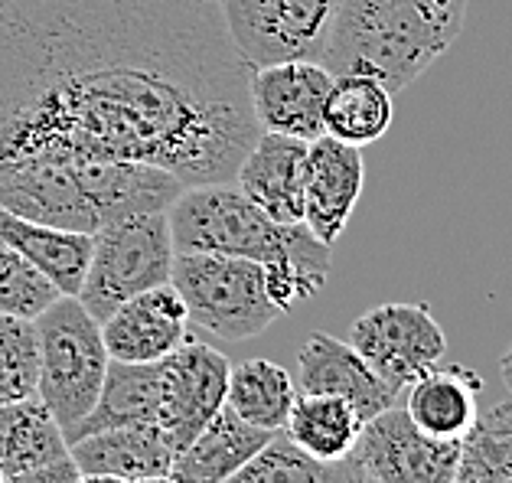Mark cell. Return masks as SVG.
Here are the masks:
<instances>
[{"instance_id": "cell-1", "label": "cell", "mask_w": 512, "mask_h": 483, "mask_svg": "<svg viewBox=\"0 0 512 483\" xmlns=\"http://www.w3.org/2000/svg\"><path fill=\"white\" fill-rule=\"evenodd\" d=\"M219 0H0V164L102 157L232 183L261 134Z\"/></svg>"}, {"instance_id": "cell-2", "label": "cell", "mask_w": 512, "mask_h": 483, "mask_svg": "<svg viewBox=\"0 0 512 483\" xmlns=\"http://www.w3.org/2000/svg\"><path fill=\"white\" fill-rule=\"evenodd\" d=\"M183 183L164 167L102 157H23L0 164V206L53 229L95 235L118 219L164 213Z\"/></svg>"}, {"instance_id": "cell-3", "label": "cell", "mask_w": 512, "mask_h": 483, "mask_svg": "<svg viewBox=\"0 0 512 483\" xmlns=\"http://www.w3.org/2000/svg\"><path fill=\"white\" fill-rule=\"evenodd\" d=\"M470 0H340L327 56L333 76H369L392 95L457 43Z\"/></svg>"}, {"instance_id": "cell-4", "label": "cell", "mask_w": 512, "mask_h": 483, "mask_svg": "<svg viewBox=\"0 0 512 483\" xmlns=\"http://www.w3.org/2000/svg\"><path fill=\"white\" fill-rule=\"evenodd\" d=\"M167 216L177 255H232L258 265L291 258L330 275L333 245L320 242L307 222H278L261 213L235 180L183 187Z\"/></svg>"}, {"instance_id": "cell-5", "label": "cell", "mask_w": 512, "mask_h": 483, "mask_svg": "<svg viewBox=\"0 0 512 483\" xmlns=\"http://www.w3.org/2000/svg\"><path fill=\"white\" fill-rule=\"evenodd\" d=\"M36 333H40L36 395L46 402L62 431H69L95 408L108 373L111 356L102 324L85 311L76 294H62L36 317Z\"/></svg>"}, {"instance_id": "cell-6", "label": "cell", "mask_w": 512, "mask_h": 483, "mask_svg": "<svg viewBox=\"0 0 512 483\" xmlns=\"http://www.w3.org/2000/svg\"><path fill=\"white\" fill-rule=\"evenodd\" d=\"M170 284L180 291L190 324L222 340L261 337L284 311L265 291V268L232 255H177Z\"/></svg>"}, {"instance_id": "cell-7", "label": "cell", "mask_w": 512, "mask_h": 483, "mask_svg": "<svg viewBox=\"0 0 512 483\" xmlns=\"http://www.w3.org/2000/svg\"><path fill=\"white\" fill-rule=\"evenodd\" d=\"M173 258L177 249H173L167 213L118 219L92 235V262L76 297L102 324L124 301L167 284L173 275Z\"/></svg>"}, {"instance_id": "cell-8", "label": "cell", "mask_w": 512, "mask_h": 483, "mask_svg": "<svg viewBox=\"0 0 512 483\" xmlns=\"http://www.w3.org/2000/svg\"><path fill=\"white\" fill-rule=\"evenodd\" d=\"M340 0H219L235 49L252 69L323 63Z\"/></svg>"}, {"instance_id": "cell-9", "label": "cell", "mask_w": 512, "mask_h": 483, "mask_svg": "<svg viewBox=\"0 0 512 483\" xmlns=\"http://www.w3.org/2000/svg\"><path fill=\"white\" fill-rule=\"evenodd\" d=\"M349 343L395 395L441 363L447 353V337L431 307L411 301L379 304L366 311L349 330Z\"/></svg>"}, {"instance_id": "cell-10", "label": "cell", "mask_w": 512, "mask_h": 483, "mask_svg": "<svg viewBox=\"0 0 512 483\" xmlns=\"http://www.w3.org/2000/svg\"><path fill=\"white\" fill-rule=\"evenodd\" d=\"M464 441L431 438L405 408H385L362 425L349 461L379 483H454Z\"/></svg>"}, {"instance_id": "cell-11", "label": "cell", "mask_w": 512, "mask_h": 483, "mask_svg": "<svg viewBox=\"0 0 512 483\" xmlns=\"http://www.w3.org/2000/svg\"><path fill=\"white\" fill-rule=\"evenodd\" d=\"M232 363L226 353L186 337L167 359H160L157 428L173 451H186L222 405H226Z\"/></svg>"}, {"instance_id": "cell-12", "label": "cell", "mask_w": 512, "mask_h": 483, "mask_svg": "<svg viewBox=\"0 0 512 483\" xmlns=\"http://www.w3.org/2000/svg\"><path fill=\"white\" fill-rule=\"evenodd\" d=\"M333 72L323 63H274L252 72V108L261 131L314 141L323 134V105L333 89Z\"/></svg>"}, {"instance_id": "cell-13", "label": "cell", "mask_w": 512, "mask_h": 483, "mask_svg": "<svg viewBox=\"0 0 512 483\" xmlns=\"http://www.w3.org/2000/svg\"><path fill=\"white\" fill-rule=\"evenodd\" d=\"M366 183L362 147L336 141L323 131L310 141L307 183H304V222L320 242L333 245L353 219V209Z\"/></svg>"}, {"instance_id": "cell-14", "label": "cell", "mask_w": 512, "mask_h": 483, "mask_svg": "<svg viewBox=\"0 0 512 483\" xmlns=\"http://www.w3.org/2000/svg\"><path fill=\"white\" fill-rule=\"evenodd\" d=\"M108 356L118 363H160L190 337V314L173 284H157L102 320Z\"/></svg>"}, {"instance_id": "cell-15", "label": "cell", "mask_w": 512, "mask_h": 483, "mask_svg": "<svg viewBox=\"0 0 512 483\" xmlns=\"http://www.w3.org/2000/svg\"><path fill=\"white\" fill-rule=\"evenodd\" d=\"M307 154L310 141L278 131H261L235 170V187L271 219L304 222Z\"/></svg>"}, {"instance_id": "cell-16", "label": "cell", "mask_w": 512, "mask_h": 483, "mask_svg": "<svg viewBox=\"0 0 512 483\" xmlns=\"http://www.w3.org/2000/svg\"><path fill=\"white\" fill-rule=\"evenodd\" d=\"M297 382H301V392L343 395L356 405L362 421L395 405V392L372 373V366L359 356L356 346L323 330L307 333V340L297 350Z\"/></svg>"}, {"instance_id": "cell-17", "label": "cell", "mask_w": 512, "mask_h": 483, "mask_svg": "<svg viewBox=\"0 0 512 483\" xmlns=\"http://www.w3.org/2000/svg\"><path fill=\"white\" fill-rule=\"evenodd\" d=\"M405 412L431 438L467 441L480 421V392L483 376L470 366H431L405 389Z\"/></svg>"}, {"instance_id": "cell-18", "label": "cell", "mask_w": 512, "mask_h": 483, "mask_svg": "<svg viewBox=\"0 0 512 483\" xmlns=\"http://www.w3.org/2000/svg\"><path fill=\"white\" fill-rule=\"evenodd\" d=\"M69 457L76 461L82 477L115 474L124 480H141L170 474L177 451L170 448L167 435L157 425H131L95 431V435L72 441Z\"/></svg>"}, {"instance_id": "cell-19", "label": "cell", "mask_w": 512, "mask_h": 483, "mask_svg": "<svg viewBox=\"0 0 512 483\" xmlns=\"http://www.w3.org/2000/svg\"><path fill=\"white\" fill-rule=\"evenodd\" d=\"M274 438V431L255 428L242 421L229 405H222L216 418L190 441V448L177 454L170 477L177 483H222L232 477L248 457H255Z\"/></svg>"}, {"instance_id": "cell-20", "label": "cell", "mask_w": 512, "mask_h": 483, "mask_svg": "<svg viewBox=\"0 0 512 483\" xmlns=\"http://www.w3.org/2000/svg\"><path fill=\"white\" fill-rule=\"evenodd\" d=\"M0 242L40 268L62 294H79L92 262V235L43 226L0 206Z\"/></svg>"}, {"instance_id": "cell-21", "label": "cell", "mask_w": 512, "mask_h": 483, "mask_svg": "<svg viewBox=\"0 0 512 483\" xmlns=\"http://www.w3.org/2000/svg\"><path fill=\"white\" fill-rule=\"evenodd\" d=\"M157 408H160V363H118V359H111L95 408L76 428L66 431V441L72 444L85 435H95V431H108V428L157 425Z\"/></svg>"}, {"instance_id": "cell-22", "label": "cell", "mask_w": 512, "mask_h": 483, "mask_svg": "<svg viewBox=\"0 0 512 483\" xmlns=\"http://www.w3.org/2000/svg\"><path fill=\"white\" fill-rule=\"evenodd\" d=\"M69 457L66 431L40 395L0 405V477L56 464Z\"/></svg>"}, {"instance_id": "cell-23", "label": "cell", "mask_w": 512, "mask_h": 483, "mask_svg": "<svg viewBox=\"0 0 512 483\" xmlns=\"http://www.w3.org/2000/svg\"><path fill=\"white\" fill-rule=\"evenodd\" d=\"M362 425L366 421L356 412V405L343 395L301 392L294 399L291 415H287L284 435L317 461L336 464L353 454Z\"/></svg>"}, {"instance_id": "cell-24", "label": "cell", "mask_w": 512, "mask_h": 483, "mask_svg": "<svg viewBox=\"0 0 512 483\" xmlns=\"http://www.w3.org/2000/svg\"><path fill=\"white\" fill-rule=\"evenodd\" d=\"M395 121L392 92L369 76H336L323 105V131L353 147L376 144Z\"/></svg>"}, {"instance_id": "cell-25", "label": "cell", "mask_w": 512, "mask_h": 483, "mask_svg": "<svg viewBox=\"0 0 512 483\" xmlns=\"http://www.w3.org/2000/svg\"><path fill=\"white\" fill-rule=\"evenodd\" d=\"M294 399L297 389L291 373L271 359H245V363L232 366L226 405L248 425L278 435L287 425Z\"/></svg>"}, {"instance_id": "cell-26", "label": "cell", "mask_w": 512, "mask_h": 483, "mask_svg": "<svg viewBox=\"0 0 512 483\" xmlns=\"http://www.w3.org/2000/svg\"><path fill=\"white\" fill-rule=\"evenodd\" d=\"M353 464L346 461H317L307 451H301L287 435H274L255 457L235 470L222 483H349Z\"/></svg>"}, {"instance_id": "cell-27", "label": "cell", "mask_w": 512, "mask_h": 483, "mask_svg": "<svg viewBox=\"0 0 512 483\" xmlns=\"http://www.w3.org/2000/svg\"><path fill=\"white\" fill-rule=\"evenodd\" d=\"M40 389V333L36 320L0 314V405L30 399Z\"/></svg>"}, {"instance_id": "cell-28", "label": "cell", "mask_w": 512, "mask_h": 483, "mask_svg": "<svg viewBox=\"0 0 512 483\" xmlns=\"http://www.w3.org/2000/svg\"><path fill=\"white\" fill-rule=\"evenodd\" d=\"M62 291L20 252L0 242V314L36 320Z\"/></svg>"}, {"instance_id": "cell-29", "label": "cell", "mask_w": 512, "mask_h": 483, "mask_svg": "<svg viewBox=\"0 0 512 483\" xmlns=\"http://www.w3.org/2000/svg\"><path fill=\"white\" fill-rule=\"evenodd\" d=\"M265 268V291L281 311H291V307L310 301L323 291L327 284V271L307 268L301 262H291V258H281V262H268Z\"/></svg>"}, {"instance_id": "cell-30", "label": "cell", "mask_w": 512, "mask_h": 483, "mask_svg": "<svg viewBox=\"0 0 512 483\" xmlns=\"http://www.w3.org/2000/svg\"><path fill=\"white\" fill-rule=\"evenodd\" d=\"M454 483H512V461L483 431L473 428L464 441V457H460Z\"/></svg>"}, {"instance_id": "cell-31", "label": "cell", "mask_w": 512, "mask_h": 483, "mask_svg": "<svg viewBox=\"0 0 512 483\" xmlns=\"http://www.w3.org/2000/svg\"><path fill=\"white\" fill-rule=\"evenodd\" d=\"M477 431H483V435L490 438L496 448L512 461V399L509 402H499L486 415H480Z\"/></svg>"}, {"instance_id": "cell-32", "label": "cell", "mask_w": 512, "mask_h": 483, "mask_svg": "<svg viewBox=\"0 0 512 483\" xmlns=\"http://www.w3.org/2000/svg\"><path fill=\"white\" fill-rule=\"evenodd\" d=\"M79 477V467L72 457H62L56 464L27 470V474H14V477H0V483H72Z\"/></svg>"}, {"instance_id": "cell-33", "label": "cell", "mask_w": 512, "mask_h": 483, "mask_svg": "<svg viewBox=\"0 0 512 483\" xmlns=\"http://www.w3.org/2000/svg\"><path fill=\"white\" fill-rule=\"evenodd\" d=\"M499 376H503L506 389H509V399H512V346L503 356H499Z\"/></svg>"}, {"instance_id": "cell-34", "label": "cell", "mask_w": 512, "mask_h": 483, "mask_svg": "<svg viewBox=\"0 0 512 483\" xmlns=\"http://www.w3.org/2000/svg\"><path fill=\"white\" fill-rule=\"evenodd\" d=\"M349 464H353V461H349ZM349 483H379V480H372L366 470L353 464V470H349Z\"/></svg>"}, {"instance_id": "cell-35", "label": "cell", "mask_w": 512, "mask_h": 483, "mask_svg": "<svg viewBox=\"0 0 512 483\" xmlns=\"http://www.w3.org/2000/svg\"><path fill=\"white\" fill-rule=\"evenodd\" d=\"M89 483H131V480H124V477H115V474H89L85 477Z\"/></svg>"}, {"instance_id": "cell-36", "label": "cell", "mask_w": 512, "mask_h": 483, "mask_svg": "<svg viewBox=\"0 0 512 483\" xmlns=\"http://www.w3.org/2000/svg\"><path fill=\"white\" fill-rule=\"evenodd\" d=\"M131 483H177L170 474H157V477H141V480H131Z\"/></svg>"}, {"instance_id": "cell-37", "label": "cell", "mask_w": 512, "mask_h": 483, "mask_svg": "<svg viewBox=\"0 0 512 483\" xmlns=\"http://www.w3.org/2000/svg\"><path fill=\"white\" fill-rule=\"evenodd\" d=\"M72 483H89V480H85V477L79 474V477H76V480H72Z\"/></svg>"}]
</instances>
